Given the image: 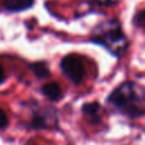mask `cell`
<instances>
[{
	"mask_svg": "<svg viewBox=\"0 0 145 145\" xmlns=\"http://www.w3.org/2000/svg\"><path fill=\"white\" fill-rule=\"evenodd\" d=\"M134 24L138 28H140L142 31L145 32V9H143L136 14V16L134 17Z\"/></svg>",
	"mask_w": 145,
	"mask_h": 145,
	"instance_id": "9c48e42d",
	"label": "cell"
},
{
	"mask_svg": "<svg viewBox=\"0 0 145 145\" xmlns=\"http://www.w3.org/2000/svg\"><path fill=\"white\" fill-rule=\"evenodd\" d=\"M108 103L129 119L145 116V87L136 82L119 84L108 96Z\"/></svg>",
	"mask_w": 145,
	"mask_h": 145,
	"instance_id": "6da1fadb",
	"label": "cell"
},
{
	"mask_svg": "<svg viewBox=\"0 0 145 145\" xmlns=\"http://www.w3.org/2000/svg\"><path fill=\"white\" fill-rule=\"evenodd\" d=\"M91 40L105 48L112 56L121 57L128 49V40L120 24L116 19L100 23L95 26Z\"/></svg>",
	"mask_w": 145,
	"mask_h": 145,
	"instance_id": "7a4b0ae2",
	"label": "cell"
},
{
	"mask_svg": "<svg viewBox=\"0 0 145 145\" xmlns=\"http://www.w3.org/2000/svg\"><path fill=\"white\" fill-rule=\"evenodd\" d=\"M93 3H96V5H102V6H109V5H113L116 3L118 0H88Z\"/></svg>",
	"mask_w": 145,
	"mask_h": 145,
	"instance_id": "8fae6325",
	"label": "cell"
},
{
	"mask_svg": "<svg viewBox=\"0 0 145 145\" xmlns=\"http://www.w3.org/2000/svg\"><path fill=\"white\" fill-rule=\"evenodd\" d=\"M58 119L53 108H44L35 111L31 119V127L34 129L57 128Z\"/></svg>",
	"mask_w": 145,
	"mask_h": 145,
	"instance_id": "277c9868",
	"label": "cell"
},
{
	"mask_svg": "<svg viewBox=\"0 0 145 145\" xmlns=\"http://www.w3.org/2000/svg\"><path fill=\"white\" fill-rule=\"evenodd\" d=\"M33 3H34V0H2L3 7L8 11H12V12L26 10L31 8Z\"/></svg>",
	"mask_w": 145,
	"mask_h": 145,
	"instance_id": "8992f818",
	"label": "cell"
},
{
	"mask_svg": "<svg viewBox=\"0 0 145 145\" xmlns=\"http://www.w3.org/2000/svg\"><path fill=\"white\" fill-rule=\"evenodd\" d=\"M42 94L52 102H57L62 97V88L57 82H50L42 86Z\"/></svg>",
	"mask_w": 145,
	"mask_h": 145,
	"instance_id": "5b68a950",
	"label": "cell"
},
{
	"mask_svg": "<svg viewBox=\"0 0 145 145\" xmlns=\"http://www.w3.org/2000/svg\"><path fill=\"white\" fill-rule=\"evenodd\" d=\"M31 69L39 78H48L51 75L48 66L44 62H35L31 66Z\"/></svg>",
	"mask_w": 145,
	"mask_h": 145,
	"instance_id": "ba28073f",
	"label": "cell"
},
{
	"mask_svg": "<svg viewBox=\"0 0 145 145\" xmlns=\"http://www.w3.org/2000/svg\"><path fill=\"white\" fill-rule=\"evenodd\" d=\"M8 123H9V119H8L7 113L2 109H0V129L6 128L8 126Z\"/></svg>",
	"mask_w": 145,
	"mask_h": 145,
	"instance_id": "30bf717a",
	"label": "cell"
},
{
	"mask_svg": "<svg viewBox=\"0 0 145 145\" xmlns=\"http://www.w3.org/2000/svg\"><path fill=\"white\" fill-rule=\"evenodd\" d=\"M5 79H6V74H5V69H3V67L0 65V85L5 82Z\"/></svg>",
	"mask_w": 145,
	"mask_h": 145,
	"instance_id": "7c38bea8",
	"label": "cell"
},
{
	"mask_svg": "<svg viewBox=\"0 0 145 145\" xmlns=\"http://www.w3.org/2000/svg\"><path fill=\"white\" fill-rule=\"evenodd\" d=\"M26 145H35V144H31V143H27Z\"/></svg>",
	"mask_w": 145,
	"mask_h": 145,
	"instance_id": "4fadbf2b",
	"label": "cell"
},
{
	"mask_svg": "<svg viewBox=\"0 0 145 145\" xmlns=\"http://www.w3.org/2000/svg\"><path fill=\"white\" fill-rule=\"evenodd\" d=\"M60 68L62 74L72 84H79L85 77V67L82 59L75 54H68L60 61Z\"/></svg>",
	"mask_w": 145,
	"mask_h": 145,
	"instance_id": "3957f363",
	"label": "cell"
},
{
	"mask_svg": "<svg viewBox=\"0 0 145 145\" xmlns=\"http://www.w3.org/2000/svg\"><path fill=\"white\" fill-rule=\"evenodd\" d=\"M82 111L85 117L91 119L93 122H99V111H100V104L97 102H89L85 103L82 108Z\"/></svg>",
	"mask_w": 145,
	"mask_h": 145,
	"instance_id": "52a82bcc",
	"label": "cell"
}]
</instances>
